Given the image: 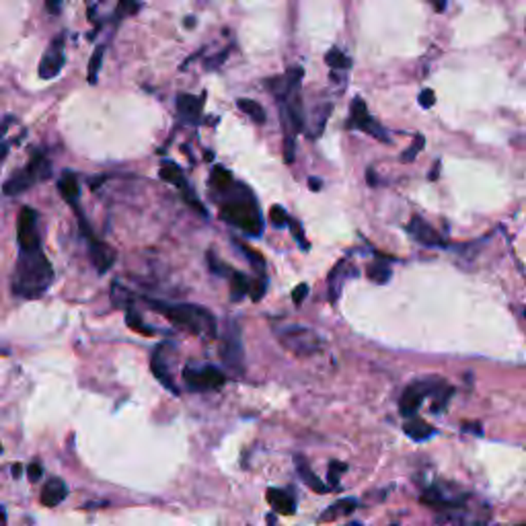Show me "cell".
I'll return each mask as SVG.
<instances>
[{"mask_svg": "<svg viewBox=\"0 0 526 526\" xmlns=\"http://www.w3.org/2000/svg\"><path fill=\"white\" fill-rule=\"evenodd\" d=\"M267 502H269V506H271V510H273L276 514H282V516L294 514V497H292V493L286 492V490L269 488V490H267Z\"/></svg>", "mask_w": 526, "mask_h": 526, "instance_id": "9a60e30c", "label": "cell"}, {"mask_svg": "<svg viewBox=\"0 0 526 526\" xmlns=\"http://www.w3.org/2000/svg\"><path fill=\"white\" fill-rule=\"evenodd\" d=\"M368 183L374 187L376 185V179H374V173H372V169H368Z\"/></svg>", "mask_w": 526, "mask_h": 526, "instance_id": "681fc988", "label": "cell"}, {"mask_svg": "<svg viewBox=\"0 0 526 526\" xmlns=\"http://www.w3.org/2000/svg\"><path fill=\"white\" fill-rule=\"evenodd\" d=\"M17 241H19V251H35L41 249V239L37 232V212L23 206L17 218Z\"/></svg>", "mask_w": 526, "mask_h": 526, "instance_id": "ba28073f", "label": "cell"}, {"mask_svg": "<svg viewBox=\"0 0 526 526\" xmlns=\"http://www.w3.org/2000/svg\"><path fill=\"white\" fill-rule=\"evenodd\" d=\"M391 265L385 262H372L368 263V267H366V276H368V280H372L374 284H387L389 280H391Z\"/></svg>", "mask_w": 526, "mask_h": 526, "instance_id": "484cf974", "label": "cell"}, {"mask_svg": "<svg viewBox=\"0 0 526 526\" xmlns=\"http://www.w3.org/2000/svg\"><path fill=\"white\" fill-rule=\"evenodd\" d=\"M438 173H440V161H436L434 169H432V173L427 175V179H429V181H436V179H438Z\"/></svg>", "mask_w": 526, "mask_h": 526, "instance_id": "f6af8a7d", "label": "cell"}, {"mask_svg": "<svg viewBox=\"0 0 526 526\" xmlns=\"http://www.w3.org/2000/svg\"><path fill=\"white\" fill-rule=\"evenodd\" d=\"M220 356L225 364L229 366L230 370L243 374V339H241V329L236 323H229L227 335L222 339V348H220Z\"/></svg>", "mask_w": 526, "mask_h": 526, "instance_id": "9c48e42d", "label": "cell"}, {"mask_svg": "<svg viewBox=\"0 0 526 526\" xmlns=\"http://www.w3.org/2000/svg\"><path fill=\"white\" fill-rule=\"evenodd\" d=\"M13 473H15V477H19V475H21V464H15V467H13Z\"/></svg>", "mask_w": 526, "mask_h": 526, "instance_id": "816d5d0a", "label": "cell"}, {"mask_svg": "<svg viewBox=\"0 0 526 526\" xmlns=\"http://www.w3.org/2000/svg\"><path fill=\"white\" fill-rule=\"evenodd\" d=\"M183 381L187 389L192 391H214L220 389L227 383V376L216 366H192L187 364L183 368Z\"/></svg>", "mask_w": 526, "mask_h": 526, "instance_id": "5b68a950", "label": "cell"}, {"mask_svg": "<svg viewBox=\"0 0 526 526\" xmlns=\"http://www.w3.org/2000/svg\"><path fill=\"white\" fill-rule=\"evenodd\" d=\"M356 508H358L356 499H339L321 514V520H335L337 516H350Z\"/></svg>", "mask_w": 526, "mask_h": 526, "instance_id": "cb8c5ba5", "label": "cell"}, {"mask_svg": "<svg viewBox=\"0 0 526 526\" xmlns=\"http://www.w3.org/2000/svg\"><path fill=\"white\" fill-rule=\"evenodd\" d=\"M444 8H446V2H444V4H442V2H440V4H436V10H444Z\"/></svg>", "mask_w": 526, "mask_h": 526, "instance_id": "f5cc1de1", "label": "cell"}, {"mask_svg": "<svg viewBox=\"0 0 526 526\" xmlns=\"http://www.w3.org/2000/svg\"><path fill=\"white\" fill-rule=\"evenodd\" d=\"M146 304L152 306L157 313H161L164 319H169L173 325L187 329L197 337L214 339L216 337V317L199 304H169L163 300H152L146 298Z\"/></svg>", "mask_w": 526, "mask_h": 526, "instance_id": "3957f363", "label": "cell"}, {"mask_svg": "<svg viewBox=\"0 0 526 526\" xmlns=\"http://www.w3.org/2000/svg\"><path fill=\"white\" fill-rule=\"evenodd\" d=\"M232 183H234V177H232L229 169H225L220 164H214V169L210 173V187L214 192H218V194H225L227 190L232 187Z\"/></svg>", "mask_w": 526, "mask_h": 526, "instance_id": "7402d4cb", "label": "cell"}, {"mask_svg": "<svg viewBox=\"0 0 526 526\" xmlns=\"http://www.w3.org/2000/svg\"><path fill=\"white\" fill-rule=\"evenodd\" d=\"M159 175H161V179H163V181L171 183V185H175V187H179V190L187 187V183H185V177H183L181 169L173 163V161H166V163L161 166V173H159Z\"/></svg>", "mask_w": 526, "mask_h": 526, "instance_id": "4316f807", "label": "cell"}, {"mask_svg": "<svg viewBox=\"0 0 526 526\" xmlns=\"http://www.w3.org/2000/svg\"><path fill=\"white\" fill-rule=\"evenodd\" d=\"M321 185H323V183H321V179H317V177H311V179H308V187H311L313 192H319V190H321Z\"/></svg>", "mask_w": 526, "mask_h": 526, "instance_id": "ee69618b", "label": "cell"}, {"mask_svg": "<svg viewBox=\"0 0 526 526\" xmlns=\"http://www.w3.org/2000/svg\"><path fill=\"white\" fill-rule=\"evenodd\" d=\"M420 105L424 107V109H429V107H434V103H436V93L432 91V89H424L422 93H420Z\"/></svg>", "mask_w": 526, "mask_h": 526, "instance_id": "60d3db41", "label": "cell"}, {"mask_svg": "<svg viewBox=\"0 0 526 526\" xmlns=\"http://www.w3.org/2000/svg\"><path fill=\"white\" fill-rule=\"evenodd\" d=\"M294 157H296V140L290 136V134H286V138H284V161L290 164L294 163Z\"/></svg>", "mask_w": 526, "mask_h": 526, "instance_id": "ab89813d", "label": "cell"}, {"mask_svg": "<svg viewBox=\"0 0 526 526\" xmlns=\"http://www.w3.org/2000/svg\"><path fill=\"white\" fill-rule=\"evenodd\" d=\"M0 453H2V446H0Z\"/></svg>", "mask_w": 526, "mask_h": 526, "instance_id": "db71d44e", "label": "cell"}, {"mask_svg": "<svg viewBox=\"0 0 526 526\" xmlns=\"http://www.w3.org/2000/svg\"><path fill=\"white\" fill-rule=\"evenodd\" d=\"M294 464H296V471H298V475H300V479L306 483V488H311L313 492L317 493H327L329 488L313 473V469L308 467V462L306 459L302 457V455H296L294 457Z\"/></svg>", "mask_w": 526, "mask_h": 526, "instance_id": "ac0fdd59", "label": "cell"}, {"mask_svg": "<svg viewBox=\"0 0 526 526\" xmlns=\"http://www.w3.org/2000/svg\"><path fill=\"white\" fill-rule=\"evenodd\" d=\"M0 526H4V525H0Z\"/></svg>", "mask_w": 526, "mask_h": 526, "instance_id": "9f6ffc18", "label": "cell"}, {"mask_svg": "<svg viewBox=\"0 0 526 526\" xmlns=\"http://www.w3.org/2000/svg\"><path fill=\"white\" fill-rule=\"evenodd\" d=\"M346 126L366 132V134H370L372 138H376L381 142H389L387 130L370 118L368 105H366V101L362 97H354V101H352V105H350V120H348Z\"/></svg>", "mask_w": 526, "mask_h": 526, "instance_id": "8992f818", "label": "cell"}, {"mask_svg": "<svg viewBox=\"0 0 526 526\" xmlns=\"http://www.w3.org/2000/svg\"><path fill=\"white\" fill-rule=\"evenodd\" d=\"M35 181H37V179H35V175H33L29 169H21V171L13 173V175L8 177V181L4 183L2 190H4L6 196H19V194H23L25 190H29Z\"/></svg>", "mask_w": 526, "mask_h": 526, "instance_id": "e0dca14e", "label": "cell"}, {"mask_svg": "<svg viewBox=\"0 0 526 526\" xmlns=\"http://www.w3.org/2000/svg\"><path fill=\"white\" fill-rule=\"evenodd\" d=\"M391 526H399V525H391Z\"/></svg>", "mask_w": 526, "mask_h": 526, "instance_id": "11a10c76", "label": "cell"}, {"mask_svg": "<svg viewBox=\"0 0 526 526\" xmlns=\"http://www.w3.org/2000/svg\"><path fill=\"white\" fill-rule=\"evenodd\" d=\"M236 247H239V249H241V253L249 260L251 267L257 271V278H263V276H265V260H263L262 253L253 251L251 247H247V245H243V243H239V241H236Z\"/></svg>", "mask_w": 526, "mask_h": 526, "instance_id": "83f0119b", "label": "cell"}, {"mask_svg": "<svg viewBox=\"0 0 526 526\" xmlns=\"http://www.w3.org/2000/svg\"><path fill=\"white\" fill-rule=\"evenodd\" d=\"M288 227L292 230V236H294L296 241H298V245H300V249L302 251H306L308 249V241H306V236H304V232H302V227H300V222L298 220H288Z\"/></svg>", "mask_w": 526, "mask_h": 526, "instance_id": "f35d334b", "label": "cell"}, {"mask_svg": "<svg viewBox=\"0 0 526 526\" xmlns=\"http://www.w3.org/2000/svg\"><path fill=\"white\" fill-rule=\"evenodd\" d=\"M403 432H405L411 440H415V442H424V440L432 438V436L436 434L434 426H429L427 422L420 420V418H411V420H407V422H405V426H403Z\"/></svg>", "mask_w": 526, "mask_h": 526, "instance_id": "44dd1931", "label": "cell"}, {"mask_svg": "<svg viewBox=\"0 0 526 526\" xmlns=\"http://www.w3.org/2000/svg\"><path fill=\"white\" fill-rule=\"evenodd\" d=\"M111 298H113V304L115 306H122V308H126V311H130L132 306V294L130 290H126L120 282H113L111 284Z\"/></svg>", "mask_w": 526, "mask_h": 526, "instance_id": "f546056e", "label": "cell"}, {"mask_svg": "<svg viewBox=\"0 0 526 526\" xmlns=\"http://www.w3.org/2000/svg\"><path fill=\"white\" fill-rule=\"evenodd\" d=\"M346 471H348V464H346V462H339V460H331V462H329L327 479L331 490H337V488H339V479H341V475H343Z\"/></svg>", "mask_w": 526, "mask_h": 526, "instance_id": "1f68e13d", "label": "cell"}, {"mask_svg": "<svg viewBox=\"0 0 526 526\" xmlns=\"http://www.w3.org/2000/svg\"><path fill=\"white\" fill-rule=\"evenodd\" d=\"M41 475H43V467H41L39 462H31V464L27 467V477H29L31 483H37V481L41 479Z\"/></svg>", "mask_w": 526, "mask_h": 526, "instance_id": "b9f144b4", "label": "cell"}, {"mask_svg": "<svg viewBox=\"0 0 526 526\" xmlns=\"http://www.w3.org/2000/svg\"><path fill=\"white\" fill-rule=\"evenodd\" d=\"M325 64L329 68H333V70H348V68H352V58L346 56L343 52H339L337 48H333V50H329V54L325 56Z\"/></svg>", "mask_w": 526, "mask_h": 526, "instance_id": "f1b7e54d", "label": "cell"}, {"mask_svg": "<svg viewBox=\"0 0 526 526\" xmlns=\"http://www.w3.org/2000/svg\"><path fill=\"white\" fill-rule=\"evenodd\" d=\"M288 220H290V216H288V212L282 208V206H271L269 208V222L276 227V229H284V227H288Z\"/></svg>", "mask_w": 526, "mask_h": 526, "instance_id": "836d02e7", "label": "cell"}, {"mask_svg": "<svg viewBox=\"0 0 526 526\" xmlns=\"http://www.w3.org/2000/svg\"><path fill=\"white\" fill-rule=\"evenodd\" d=\"M66 495H68V488H66L64 481H62L60 477H52V479H48V481H45V485H43V490H41L39 499H41V504H43V506L54 508V506H58L60 502H64Z\"/></svg>", "mask_w": 526, "mask_h": 526, "instance_id": "2e32d148", "label": "cell"}, {"mask_svg": "<svg viewBox=\"0 0 526 526\" xmlns=\"http://www.w3.org/2000/svg\"><path fill=\"white\" fill-rule=\"evenodd\" d=\"M54 282L52 263L41 249L19 251L15 273H13V292L21 298H39Z\"/></svg>", "mask_w": 526, "mask_h": 526, "instance_id": "7a4b0ae2", "label": "cell"}, {"mask_svg": "<svg viewBox=\"0 0 526 526\" xmlns=\"http://www.w3.org/2000/svg\"><path fill=\"white\" fill-rule=\"evenodd\" d=\"M276 337L280 339V343L298 358H308L313 354L321 352V337L308 327H298V325H290V327H280L276 331Z\"/></svg>", "mask_w": 526, "mask_h": 526, "instance_id": "277c9868", "label": "cell"}, {"mask_svg": "<svg viewBox=\"0 0 526 526\" xmlns=\"http://www.w3.org/2000/svg\"><path fill=\"white\" fill-rule=\"evenodd\" d=\"M462 429H471V432H475V434H481V426H479V424H464Z\"/></svg>", "mask_w": 526, "mask_h": 526, "instance_id": "7dc6e473", "label": "cell"}, {"mask_svg": "<svg viewBox=\"0 0 526 526\" xmlns=\"http://www.w3.org/2000/svg\"><path fill=\"white\" fill-rule=\"evenodd\" d=\"M302 76H304L302 66H292V68H288L282 76L267 78L263 85H265V89H267L273 97L278 99V105H280V103L288 101L292 95L298 93V87H300V83H302Z\"/></svg>", "mask_w": 526, "mask_h": 526, "instance_id": "52a82bcc", "label": "cell"}, {"mask_svg": "<svg viewBox=\"0 0 526 526\" xmlns=\"http://www.w3.org/2000/svg\"><path fill=\"white\" fill-rule=\"evenodd\" d=\"M222 196L225 199L220 201V218L249 236H260L263 230V218L253 192L245 183L234 181L232 187Z\"/></svg>", "mask_w": 526, "mask_h": 526, "instance_id": "6da1fadb", "label": "cell"}, {"mask_svg": "<svg viewBox=\"0 0 526 526\" xmlns=\"http://www.w3.org/2000/svg\"><path fill=\"white\" fill-rule=\"evenodd\" d=\"M45 6H48V10H52V13H60V2H48Z\"/></svg>", "mask_w": 526, "mask_h": 526, "instance_id": "c3c4849f", "label": "cell"}, {"mask_svg": "<svg viewBox=\"0 0 526 526\" xmlns=\"http://www.w3.org/2000/svg\"><path fill=\"white\" fill-rule=\"evenodd\" d=\"M407 232L424 247H440L444 245V239L438 234V230H434L429 225H427L424 218L420 216H413L407 225Z\"/></svg>", "mask_w": 526, "mask_h": 526, "instance_id": "5bb4252c", "label": "cell"}, {"mask_svg": "<svg viewBox=\"0 0 526 526\" xmlns=\"http://www.w3.org/2000/svg\"><path fill=\"white\" fill-rule=\"evenodd\" d=\"M103 56H105V48L99 45L97 50L93 52V56H91V62H89V83L91 85L97 83L99 70H101V64H103Z\"/></svg>", "mask_w": 526, "mask_h": 526, "instance_id": "d6a6232c", "label": "cell"}, {"mask_svg": "<svg viewBox=\"0 0 526 526\" xmlns=\"http://www.w3.org/2000/svg\"><path fill=\"white\" fill-rule=\"evenodd\" d=\"M175 352V346L171 341H163L155 348L152 356H150V368H152V374L155 378L163 385L164 389H169L171 393H179V389L175 387L173 383V374L169 370V354Z\"/></svg>", "mask_w": 526, "mask_h": 526, "instance_id": "30bf717a", "label": "cell"}, {"mask_svg": "<svg viewBox=\"0 0 526 526\" xmlns=\"http://www.w3.org/2000/svg\"><path fill=\"white\" fill-rule=\"evenodd\" d=\"M126 325L134 331H138V333H142V335H157V331L155 327H150V325H146L144 321H142V317L136 313V311H126Z\"/></svg>", "mask_w": 526, "mask_h": 526, "instance_id": "4dcf8cb0", "label": "cell"}, {"mask_svg": "<svg viewBox=\"0 0 526 526\" xmlns=\"http://www.w3.org/2000/svg\"><path fill=\"white\" fill-rule=\"evenodd\" d=\"M206 95H179L177 97V111H179V120L187 126H197L201 122L204 115V103H206Z\"/></svg>", "mask_w": 526, "mask_h": 526, "instance_id": "7c38bea8", "label": "cell"}, {"mask_svg": "<svg viewBox=\"0 0 526 526\" xmlns=\"http://www.w3.org/2000/svg\"><path fill=\"white\" fill-rule=\"evenodd\" d=\"M267 526H276V516H273V514L267 516Z\"/></svg>", "mask_w": 526, "mask_h": 526, "instance_id": "f907efd6", "label": "cell"}, {"mask_svg": "<svg viewBox=\"0 0 526 526\" xmlns=\"http://www.w3.org/2000/svg\"><path fill=\"white\" fill-rule=\"evenodd\" d=\"M181 196H183V201H185L187 206H192V208H194L196 212H199V216H208V210H206V206H204V204H201V201L197 199L196 194H194V192L190 190V185L181 190Z\"/></svg>", "mask_w": 526, "mask_h": 526, "instance_id": "8d00e7d4", "label": "cell"}, {"mask_svg": "<svg viewBox=\"0 0 526 526\" xmlns=\"http://www.w3.org/2000/svg\"><path fill=\"white\" fill-rule=\"evenodd\" d=\"M183 25H185L187 29L196 27V17H194V15H187V17H185V21H183Z\"/></svg>", "mask_w": 526, "mask_h": 526, "instance_id": "bcb514c9", "label": "cell"}, {"mask_svg": "<svg viewBox=\"0 0 526 526\" xmlns=\"http://www.w3.org/2000/svg\"><path fill=\"white\" fill-rule=\"evenodd\" d=\"M58 190H60V194H62V197H64L66 201L74 208V212L80 210V208H78L80 185H78V179H76L74 173H70V171L62 173V177H60V181H58Z\"/></svg>", "mask_w": 526, "mask_h": 526, "instance_id": "d6986e66", "label": "cell"}, {"mask_svg": "<svg viewBox=\"0 0 526 526\" xmlns=\"http://www.w3.org/2000/svg\"><path fill=\"white\" fill-rule=\"evenodd\" d=\"M236 107H239L245 115H249L255 124H265V109H263L262 103H257L255 99H236Z\"/></svg>", "mask_w": 526, "mask_h": 526, "instance_id": "d4e9b609", "label": "cell"}, {"mask_svg": "<svg viewBox=\"0 0 526 526\" xmlns=\"http://www.w3.org/2000/svg\"><path fill=\"white\" fill-rule=\"evenodd\" d=\"M308 294V284H298L294 290H292V300H294V304H300L304 298Z\"/></svg>", "mask_w": 526, "mask_h": 526, "instance_id": "7bdbcfd3", "label": "cell"}, {"mask_svg": "<svg viewBox=\"0 0 526 526\" xmlns=\"http://www.w3.org/2000/svg\"><path fill=\"white\" fill-rule=\"evenodd\" d=\"M208 267H210V271L214 276H227V278H230V273L234 271V269H230L229 265H225V263L220 262L212 251H208Z\"/></svg>", "mask_w": 526, "mask_h": 526, "instance_id": "d590c367", "label": "cell"}, {"mask_svg": "<svg viewBox=\"0 0 526 526\" xmlns=\"http://www.w3.org/2000/svg\"><path fill=\"white\" fill-rule=\"evenodd\" d=\"M265 290H267V276L253 280V282H251V292H249V294H251V300H253V302H260L262 296L265 294Z\"/></svg>", "mask_w": 526, "mask_h": 526, "instance_id": "74e56055", "label": "cell"}, {"mask_svg": "<svg viewBox=\"0 0 526 526\" xmlns=\"http://www.w3.org/2000/svg\"><path fill=\"white\" fill-rule=\"evenodd\" d=\"M251 282H253V280H249L245 273L232 271V273H230V298H232L234 302L243 300L245 296L251 292Z\"/></svg>", "mask_w": 526, "mask_h": 526, "instance_id": "603a6c76", "label": "cell"}, {"mask_svg": "<svg viewBox=\"0 0 526 526\" xmlns=\"http://www.w3.org/2000/svg\"><path fill=\"white\" fill-rule=\"evenodd\" d=\"M348 265H350V263L346 262V260H341V262L331 269V273H329L327 294L329 300H331L333 304L337 302V298L341 294V286H343V280H346V269H348Z\"/></svg>", "mask_w": 526, "mask_h": 526, "instance_id": "ffe728a7", "label": "cell"}, {"mask_svg": "<svg viewBox=\"0 0 526 526\" xmlns=\"http://www.w3.org/2000/svg\"><path fill=\"white\" fill-rule=\"evenodd\" d=\"M64 68V35L56 37L54 43L48 48L45 56L39 62V76L43 80H52L56 78Z\"/></svg>", "mask_w": 526, "mask_h": 526, "instance_id": "8fae6325", "label": "cell"}, {"mask_svg": "<svg viewBox=\"0 0 526 526\" xmlns=\"http://www.w3.org/2000/svg\"><path fill=\"white\" fill-rule=\"evenodd\" d=\"M87 241H89V253H91V262L95 265V269L99 273H107L111 265L115 263V251L107 243L99 241L95 234H91Z\"/></svg>", "mask_w": 526, "mask_h": 526, "instance_id": "4fadbf2b", "label": "cell"}, {"mask_svg": "<svg viewBox=\"0 0 526 526\" xmlns=\"http://www.w3.org/2000/svg\"><path fill=\"white\" fill-rule=\"evenodd\" d=\"M424 144H426V138H424V134H418L415 136V142L401 155V161H405V163H411V161H415V157L422 152V148H424Z\"/></svg>", "mask_w": 526, "mask_h": 526, "instance_id": "e575fe53", "label": "cell"}]
</instances>
